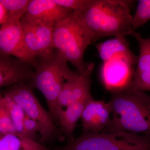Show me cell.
Masks as SVG:
<instances>
[{
	"label": "cell",
	"mask_w": 150,
	"mask_h": 150,
	"mask_svg": "<svg viewBox=\"0 0 150 150\" xmlns=\"http://www.w3.org/2000/svg\"><path fill=\"white\" fill-rule=\"evenodd\" d=\"M134 1L92 0L83 10L74 12L93 38L132 35L131 8Z\"/></svg>",
	"instance_id": "6da1fadb"
},
{
	"label": "cell",
	"mask_w": 150,
	"mask_h": 150,
	"mask_svg": "<svg viewBox=\"0 0 150 150\" xmlns=\"http://www.w3.org/2000/svg\"><path fill=\"white\" fill-rule=\"evenodd\" d=\"M110 123L103 132L125 131L150 136V96L127 87L111 93Z\"/></svg>",
	"instance_id": "7a4b0ae2"
},
{
	"label": "cell",
	"mask_w": 150,
	"mask_h": 150,
	"mask_svg": "<svg viewBox=\"0 0 150 150\" xmlns=\"http://www.w3.org/2000/svg\"><path fill=\"white\" fill-rule=\"evenodd\" d=\"M35 69L28 84L43 94L48 104V112L56 124L58 122L57 100L64 84L77 78L80 74L70 69L68 62L57 51L51 57L38 60Z\"/></svg>",
	"instance_id": "3957f363"
},
{
	"label": "cell",
	"mask_w": 150,
	"mask_h": 150,
	"mask_svg": "<svg viewBox=\"0 0 150 150\" xmlns=\"http://www.w3.org/2000/svg\"><path fill=\"white\" fill-rule=\"evenodd\" d=\"M93 42L92 36L74 12L54 26V49L76 67L80 74L93 70V63L84 62L83 56L86 49Z\"/></svg>",
	"instance_id": "277c9868"
},
{
	"label": "cell",
	"mask_w": 150,
	"mask_h": 150,
	"mask_svg": "<svg viewBox=\"0 0 150 150\" xmlns=\"http://www.w3.org/2000/svg\"><path fill=\"white\" fill-rule=\"evenodd\" d=\"M51 150H150V136L125 131L94 134L83 131L67 144Z\"/></svg>",
	"instance_id": "5b68a950"
},
{
	"label": "cell",
	"mask_w": 150,
	"mask_h": 150,
	"mask_svg": "<svg viewBox=\"0 0 150 150\" xmlns=\"http://www.w3.org/2000/svg\"><path fill=\"white\" fill-rule=\"evenodd\" d=\"M29 84L21 83L11 87L6 92L15 102L21 106L25 114L37 121L40 126V142L64 140L61 129L56 126L49 112L45 110L32 91Z\"/></svg>",
	"instance_id": "8992f818"
},
{
	"label": "cell",
	"mask_w": 150,
	"mask_h": 150,
	"mask_svg": "<svg viewBox=\"0 0 150 150\" xmlns=\"http://www.w3.org/2000/svg\"><path fill=\"white\" fill-rule=\"evenodd\" d=\"M25 41L35 58L45 59L54 55V32L55 24L24 15L20 20Z\"/></svg>",
	"instance_id": "52a82bcc"
},
{
	"label": "cell",
	"mask_w": 150,
	"mask_h": 150,
	"mask_svg": "<svg viewBox=\"0 0 150 150\" xmlns=\"http://www.w3.org/2000/svg\"><path fill=\"white\" fill-rule=\"evenodd\" d=\"M21 18L8 15L6 21L0 28V51L14 56L35 69L38 60L30 53L25 44Z\"/></svg>",
	"instance_id": "ba28073f"
},
{
	"label": "cell",
	"mask_w": 150,
	"mask_h": 150,
	"mask_svg": "<svg viewBox=\"0 0 150 150\" xmlns=\"http://www.w3.org/2000/svg\"><path fill=\"white\" fill-rule=\"evenodd\" d=\"M137 60L135 55H120L103 62L100 78L106 90L112 93L128 87L134 78Z\"/></svg>",
	"instance_id": "9c48e42d"
},
{
	"label": "cell",
	"mask_w": 150,
	"mask_h": 150,
	"mask_svg": "<svg viewBox=\"0 0 150 150\" xmlns=\"http://www.w3.org/2000/svg\"><path fill=\"white\" fill-rule=\"evenodd\" d=\"M32 68L25 62L0 51V88L30 83L34 74Z\"/></svg>",
	"instance_id": "30bf717a"
},
{
	"label": "cell",
	"mask_w": 150,
	"mask_h": 150,
	"mask_svg": "<svg viewBox=\"0 0 150 150\" xmlns=\"http://www.w3.org/2000/svg\"><path fill=\"white\" fill-rule=\"evenodd\" d=\"M111 115L109 103L92 98L86 103L81 116L83 131L94 134L103 132L110 123Z\"/></svg>",
	"instance_id": "8fae6325"
},
{
	"label": "cell",
	"mask_w": 150,
	"mask_h": 150,
	"mask_svg": "<svg viewBox=\"0 0 150 150\" xmlns=\"http://www.w3.org/2000/svg\"><path fill=\"white\" fill-rule=\"evenodd\" d=\"M131 35L139 43V55L134 78L128 87L143 91H150V38H144L135 31Z\"/></svg>",
	"instance_id": "7c38bea8"
},
{
	"label": "cell",
	"mask_w": 150,
	"mask_h": 150,
	"mask_svg": "<svg viewBox=\"0 0 150 150\" xmlns=\"http://www.w3.org/2000/svg\"><path fill=\"white\" fill-rule=\"evenodd\" d=\"M74 12L59 5L54 0H32L25 15L56 25L71 16Z\"/></svg>",
	"instance_id": "4fadbf2b"
},
{
	"label": "cell",
	"mask_w": 150,
	"mask_h": 150,
	"mask_svg": "<svg viewBox=\"0 0 150 150\" xmlns=\"http://www.w3.org/2000/svg\"><path fill=\"white\" fill-rule=\"evenodd\" d=\"M88 100L73 102L66 110L59 113L57 116L60 129L65 137H67L68 142L74 139V133L76 125L81 118L85 106Z\"/></svg>",
	"instance_id": "5bb4252c"
},
{
	"label": "cell",
	"mask_w": 150,
	"mask_h": 150,
	"mask_svg": "<svg viewBox=\"0 0 150 150\" xmlns=\"http://www.w3.org/2000/svg\"><path fill=\"white\" fill-rule=\"evenodd\" d=\"M96 46L100 57L103 62L115 56H132L135 55L130 49L129 42L123 36L115 37L97 44Z\"/></svg>",
	"instance_id": "9a60e30c"
},
{
	"label": "cell",
	"mask_w": 150,
	"mask_h": 150,
	"mask_svg": "<svg viewBox=\"0 0 150 150\" xmlns=\"http://www.w3.org/2000/svg\"><path fill=\"white\" fill-rule=\"evenodd\" d=\"M44 146L16 133L0 134V150L36 149Z\"/></svg>",
	"instance_id": "2e32d148"
},
{
	"label": "cell",
	"mask_w": 150,
	"mask_h": 150,
	"mask_svg": "<svg viewBox=\"0 0 150 150\" xmlns=\"http://www.w3.org/2000/svg\"><path fill=\"white\" fill-rule=\"evenodd\" d=\"M4 99L17 134L24 136L23 121L25 114L20 105L5 94ZM25 137V136H24Z\"/></svg>",
	"instance_id": "e0dca14e"
},
{
	"label": "cell",
	"mask_w": 150,
	"mask_h": 150,
	"mask_svg": "<svg viewBox=\"0 0 150 150\" xmlns=\"http://www.w3.org/2000/svg\"><path fill=\"white\" fill-rule=\"evenodd\" d=\"M150 20V0H140L135 13L132 16L131 26L136 30Z\"/></svg>",
	"instance_id": "ac0fdd59"
},
{
	"label": "cell",
	"mask_w": 150,
	"mask_h": 150,
	"mask_svg": "<svg viewBox=\"0 0 150 150\" xmlns=\"http://www.w3.org/2000/svg\"><path fill=\"white\" fill-rule=\"evenodd\" d=\"M79 76L74 79L67 81L64 84L57 100V117L59 113L66 110L72 103L73 87L75 81Z\"/></svg>",
	"instance_id": "d6986e66"
},
{
	"label": "cell",
	"mask_w": 150,
	"mask_h": 150,
	"mask_svg": "<svg viewBox=\"0 0 150 150\" xmlns=\"http://www.w3.org/2000/svg\"><path fill=\"white\" fill-rule=\"evenodd\" d=\"M13 133H16L15 129L6 106L4 96L0 92V134Z\"/></svg>",
	"instance_id": "ffe728a7"
},
{
	"label": "cell",
	"mask_w": 150,
	"mask_h": 150,
	"mask_svg": "<svg viewBox=\"0 0 150 150\" xmlns=\"http://www.w3.org/2000/svg\"><path fill=\"white\" fill-rule=\"evenodd\" d=\"M7 11L8 15L15 16L22 18L26 13L29 0H0Z\"/></svg>",
	"instance_id": "44dd1931"
},
{
	"label": "cell",
	"mask_w": 150,
	"mask_h": 150,
	"mask_svg": "<svg viewBox=\"0 0 150 150\" xmlns=\"http://www.w3.org/2000/svg\"><path fill=\"white\" fill-rule=\"evenodd\" d=\"M59 5L74 12L83 10L91 2L92 0H54Z\"/></svg>",
	"instance_id": "7402d4cb"
},
{
	"label": "cell",
	"mask_w": 150,
	"mask_h": 150,
	"mask_svg": "<svg viewBox=\"0 0 150 150\" xmlns=\"http://www.w3.org/2000/svg\"><path fill=\"white\" fill-rule=\"evenodd\" d=\"M24 136L28 138L35 140V137L38 132H40V126L35 120L25 115L23 121Z\"/></svg>",
	"instance_id": "603a6c76"
},
{
	"label": "cell",
	"mask_w": 150,
	"mask_h": 150,
	"mask_svg": "<svg viewBox=\"0 0 150 150\" xmlns=\"http://www.w3.org/2000/svg\"><path fill=\"white\" fill-rule=\"evenodd\" d=\"M8 13L0 1V25H3L7 20Z\"/></svg>",
	"instance_id": "cb8c5ba5"
},
{
	"label": "cell",
	"mask_w": 150,
	"mask_h": 150,
	"mask_svg": "<svg viewBox=\"0 0 150 150\" xmlns=\"http://www.w3.org/2000/svg\"><path fill=\"white\" fill-rule=\"evenodd\" d=\"M49 149L48 148H46V147L44 146L43 147L40 148L39 149H31V150H48Z\"/></svg>",
	"instance_id": "d4e9b609"
},
{
	"label": "cell",
	"mask_w": 150,
	"mask_h": 150,
	"mask_svg": "<svg viewBox=\"0 0 150 150\" xmlns=\"http://www.w3.org/2000/svg\"><path fill=\"white\" fill-rule=\"evenodd\" d=\"M50 150V149H49V150Z\"/></svg>",
	"instance_id": "484cf974"
}]
</instances>
